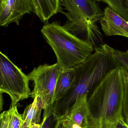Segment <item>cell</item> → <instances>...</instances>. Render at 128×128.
Here are the masks:
<instances>
[{
  "instance_id": "cell-2",
  "label": "cell",
  "mask_w": 128,
  "mask_h": 128,
  "mask_svg": "<svg viewBox=\"0 0 128 128\" xmlns=\"http://www.w3.org/2000/svg\"><path fill=\"white\" fill-rule=\"evenodd\" d=\"M113 68L104 44L94 49V52L74 68L75 77L71 88L64 97L54 102L55 113L59 116L66 115L79 97L89 93Z\"/></svg>"
},
{
  "instance_id": "cell-22",
  "label": "cell",
  "mask_w": 128,
  "mask_h": 128,
  "mask_svg": "<svg viewBox=\"0 0 128 128\" xmlns=\"http://www.w3.org/2000/svg\"><path fill=\"white\" fill-rule=\"evenodd\" d=\"M28 128V127L24 123V124L22 126V128Z\"/></svg>"
},
{
  "instance_id": "cell-23",
  "label": "cell",
  "mask_w": 128,
  "mask_h": 128,
  "mask_svg": "<svg viewBox=\"0 0 128 128\" xmlns=\"http://www.w3.org/2000/svg\"><path fill=\"white\" fill-rule=\"evenodd\" d=\"M7 0H1V3H4Z\"/></svg>"
},
{
  "instance_id": "cell-21",
  "label": "cell",
  "mask_w": 128,
  "mask_h": 128,
  "mask_svg": "<svg viewBox=\"0 0 128 128\" xmlns=\"http://www.w3.org/2000/svg\"><path fill=\"white\" fill-rule=\"evenodd\" d=\"M57 128H64L63 127L62 125L59 123V122H58V126H57Z\"/></svg>"
},
{
  "instance_id": "cell-5",
  "label": "cell",
  "mask_w": 128,
  "mask_h": 128,
  "mask_svg": "<svg viewBox=\"0 0 128 128\" xmlns=\"http://www.w3.org/2000/svg\"><path fill=\"white\" fill-rule=\"evenodd\" d=\"M62 71L58 64H45L35 68L28 74L30 80L34 82V89L31 97L38 96L44 110L43 115L53 111V97L56 82Z\"/></svg>"
},
{
  "instance_id": "cell-11",
  "label": "cell",
  "mask_w": 128,
  "mask_h": 128,
  "mask_svg": "<svg viewBox=\"0 0 128 128\" xmlns=\"http://www.w3.org/2000/svg\"><path fill=\"white\" fill-rule=\"evenodd\" d=\"M75 77L74 68L62 71L56 86L53 102L62 98L68 93L72 86Z\"/></svg>"
},
{
  "instance_id": "cell-4",
  "label": "cell",
  "mask_w": 128,
  "mask_h": 128,
  "mask_svg": "<svg viewBox=\"0 0 128 128\" xmlns=\"http://www.w3.org/2000/svg\"><path fill=\"white\" fill-rule=\"evenodd\" d=\"M28 75L13 64L8 57L0 52V92L9 95L11 105L31 96Z\"/></svg>"
},
{
  "instance_id": "cell-7",
  "label": "cell",
  "mask_w": 128,
  "mask_h": 128,
  "mask_svg": "<svg viewBox=\"0 0 128 128\" xmlns=\"http://www.w3.org/2000/svg\"><path fill=\"white\" fill-rule=\"evenodd\" d=\"M32 11L31 0H7L0 3V25L7 27L13 22L19 25L23 16Z\"/></svg>"
},
{
  "instance_id": "cell-10",
  "label": "cell",
  "mask_w": 128,
  "mask_h": 128,
  "mask_svg": "<svg viewBox=\"0 0 128 128\" xmlns=\"http://www.w3.org/2000/svg\"><path fill=\"white\" fill-rule=\"evenodd\" d=\"M33 12L44 23L58 13L64 14L62 0H31Z\"/></svg>"
},
{
  "instance_id": "cell-15",
  "label": "cell",
  "mask_w": 128,
  "mask_h": 128,
  "mask_svg": "<svg viewBox=\"0 0 128 128\" xmlns=\"http://www.w3.org/2000/svg\"><path fill=\"white\" fill-rule=\"evenodd\" d=\"M10 112V128H21L24 123L22 114L18 112L16 105H11Z\"/></svg>"
},
{
  "instance_id": "cell-8",
  "label": "cell",
  "mask_w": 128,
  "mask_h": 128,
  "mask_svg": "<svg viewBox=\"0 0 128 128\" xmlns=\"http://www.w3.org/2000/svg\"><path fill=\"white\" fill-rule=\"evenodd\" d=\"M88 94L86 93L79 97L70 111L63 116L82 128H98L96 120L89 106Z\"/></svg>"
},
{
  "instance_id": "cell-20",
  "label": "cell",
  "mask_w": 128,
  "mask_h": 128,
  "mask_svg": "<svg viewBox=\"0 0 128 128\" xmlns=\"http://www.w3.org/2000/svg\"><path fill=\"white\" fill-rule=\"evenodd\" d=\"M117 128H128L127 124L125 122L124 119L119 122L117 126Z\"/></svg>"
},
{
  "instance_id": "cell-17",
  "label": "cell",
  "mask_w": 128,
  "mask_h": 128,
  "mask_svg": "<svg viewBox=\"0 0 128 128\" xmlns=\"http://www.w3.org/2000/svg\"><path fill=\"white\" fill-rule=\"evenodd\" d=\"M43 119L44 122L42 128H57L58 120L53 113L50 116H43Z\"/></svg>"
},
{
  "instance_id": "cell-16",
  "label": "cell",
  "mask_w": 128,
  "mask_h": 128,
  "mask_svg": "<svg viewBox=\"0 0 128 128\" xmlns=\"http://www.w3.org/2000/svg\"><path fill=\"white\" fill-rule=\"evenodd\" d=\"M124 96L123 113L125 121L128 122V72L124 69Z\"/></svg>"
},
{
  "instance_id": "cell-14",
  "label": "cell",
  "mask_w": 128,
  "mask_h": 128,
  "mask_svg": "<svg viewBox=\"0 0 128 128\" xmlns=\"http://www.w3.org/2000/svg\"><path fill=\"white\" fill-rule=\"evenodd\" d=\"M128 22V9L125 0H100Z\"/></svg>"
},
{
  "instance_id": "cell-19",
  "label": "cell",
  "mask_w": 128,
  "mask_h": 128,
  "mask_svg": "<svg viewBox=\"0 0 128 128\" xmlns=\"http://www.w3.org/2000/svg\"><path fill=\"white\" fill-rule=\"evenodd\" d=\"M44 120L43 119L42 122L41 123H33L28 128H42L44 123Z\"/></svg>"
},
{
  "instance_id": "cell-24",
  "label": "cell",
  "mask_w": 128,
  "mask_h": 128,
  "mask_svg": "<svg viewBox=\"0 0 128 128\" xmlns=\"http://www.w3.org/2000/svg\"><path fill=\"white\" fill-rule=\"evenodd\" d=\"M125 2H126V4H127V6L128 9V0H125Z\"/></svg>"
},
{
  "instance_id": "cell-12",
  "label": "cell",
  "mask_w": 128,
  "mask_h": 128,
  "mask_svg": "<svg viewBox=\"0 0 128 128\" xmlns=\"http://www.w3.org/2000/svg\"><path fill=\"white\" fill-rule=\"evenodd\" d=\"M42 108L40 98L36 96L33 102L26 107L22 114L24 123L29 127L33 123H40Z\"/></svg>"
},
{
  "instance_id": "cell-1",
  "label": "cell",
  "mask_w": 128,
  "mask_h": 128,
  "mask_svg": "<svg viewBox=\"0 0 128 128\" xmlns=\"http://www.w3.org/2000/svg\"><path fill=\"white\" fill-rule=\"evenodd\" d=\"M124 69L114 68L88 94L89 106L98 128H117L124 119Z\"/></svg>"
},
{
  "instance_id": "cell-9",
  "label": "cell",
  "mask_w": 128,
  "mask_h": 128,
  "mask_svg": "<svg viewBox=\"0 0 128 128\" xmlns=\"http://www.w3.org/2000/svg\"><path fill=\"white\" fill-rule=\"evenodd\" d=\"M100 22L105 35L128 38V22L109 7L104 9L103 16Z\"/></svg>"
},
{
  "instance_id": "cell-3",
  "label": "cell",
  "mask_w": 128,
  "mask_h": 128,
  "mask_svg": "<svg viewBox=\"0 0 128 128\" xmlns=\"http://www.w3.org/2000/svg\"><path fill=\"white\" fill-rule=\"evenodd\" d=\"M41 32L62 70L75 68L94 51L92 44L77 37L58 22L44 23Z\"/></svg>"
},
{
  "instance_id": "cell-13",
  "label": "cell",
  "mask_w": 128,
  "mask_h": 128,
  "mask_svg": "<svg viewBox=\"0 0 128 128\" xmlns=\"http://www.w3.org/2000/svg\"><path fill=\"white\" fill-rule=\"evenodd\" d=\"M104 46L114 68H121L128 72V50L120 51L105 44Z\"/></svg>"
},
{
  "instance_id": "cell-25",
  "label": "cell",
  "mask_w": 128,
  "mask_h": 128,
  "mask_svg": "<svg viewBox=\"0 0 128 128\" xmlns=\"http://www.w3.org/2000/svg\"><path fill=\"white\" fill-rule=\"evenodd\" d=\"M96 2H98L101 1L100 0H94Z\"/></svg>"
},
{
  "instance_id": "cell-18",
  "label": "cell",
  "mask_w": 128,
  "mask_h": 128,
  "mask_svg": "<svg viewBox=\"0 0 128 128\" xmlns=\"http://www.w3.org/2000/svg\"><path fill=\"white\" fill-rule=\"evenodd\" d=\"M10 120L9 110L2 112L0 116L1 128H10Z\"/></svg>"
},
{
  "instance_id": "cell-6",
  "label": "cell",
  "mask_w": 128,
  "mask_h": 128,
  "mask_svg": "<svg viewBox=\"0 0 128 128\" xmlns=\"http://www.w3.org/2000/svg\"><path fill=\"white\" fill-rule=\"evenodd\" d=\"M67 12L64 14L67 18L65 25L75 26L89 22L96 23L103 16L97 2L94 0H62Z\"/></svg>"
}]
</instances>
